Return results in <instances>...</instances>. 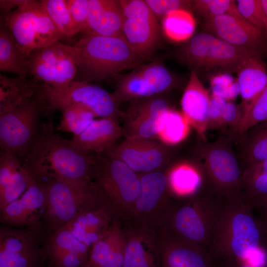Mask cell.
<instances>
[{"label": "cell", "instance_id": "6da1fadb", "mask_svg": "<svg viewBox=\"0 0 267 267\" xmlns=\"http://www.w3.org/2000/svg\"><path fill=\"white\" fill-rule=\"evenodd\" d=\"M221 202L209 253L214 261L267 267V231L245 194Z\"/></svg>", "mask_w": 267, "mask_h": 267}, {"label": "cell", "instance_id": "7a4b0ae2", "mask_svg": "<svg viewBox=\"0 0 267 267\" xmlns=\"http://www.w3.org/2000/svg\"><path fill=\"white\" fill-rule=\"evenodd\" d=\"M95 153L83 150L43 123L41 134L22 163L36 178L70 181L92 180Z\"/></svg>", "mask_w": 267, "mask_h": 267}, {"label": "cell", "instance_id": "3957f363", "mask_svg": "<svg viewBox=\"0 0 267 267\" xmlns=\"http://www.w3.org/2000/svg\"><path fill=\"white\" fill-rule=\"evenodd\" d=\"M220 207L221 202L204 186L191 196L174 198L155 230L173 239L204 248L209 252Z\"/></svg>", "mask_w": 267, "mask_h": 267}, {"label": "cell", "instance_id": "277c9868", "mask_svg": "<svg viewBox=\"0 0 267 267\" xmlns=\"http://www.w3.org/2000/svg\"><path fill=\"white\" fill-rule=\"evenodd\" d=\"M75 45L79 55L76 81H105L147 60L123 37L83 35Z\"/></svg>", "mask_w": 267, "mask_h": 267}, {"label": "cell", "instance_id": "5b68a950", "mask_svg": "<svg viewBox=\"0 0 267 267\" xmlns=\"http://www.w3.org/2000/svg\"><path fill=\"white\" fill-rule=\"evenodd\" d=\"M47 180V205L43 219L50 233L63 227L81 213L111 206L93 180Z\"/></svg>", "mask_w": 267, "mask_h": 267}, {"label": "cell", "instance_id": "8992f818", "mask_svg": "<svg viewBox=\"0 0 267 267\" xmlns=\"http://www.w3.org/2000/svg\"><path fill=\"white\" fill-rule=\"evenodd\" d=\"M177 55L180 62L196 73L202 71L216 75L237 73L245 60L256 55L208 32L192 36L179 49Z\"/></svg>", "mask_w": 267, "mask_h": 267}, {"label": "cell", "instance_id": "52a82bcc", "mask_svg": "<svg viewBox=\"0 0 267 267\" xmlns=\"http://www.w3.org/2000/svg\"><path fill=\"white\" fill-rule=\"evenodd\" d=\"M47 109L41 89L14 109L0 115L1 151L15 154L22 164L42 130L40 117Z\"/></svg>", "mask_w": 267, "mask_h": 267}, {"label": "cell", "instance_id": "ba28073f", "mask_svg": "<svg viewBox=\"0 0 267 267\" xmlns=\"http://www.w3.org/2000/svg\"><path fill=\"white\" fill-rule=\"evenodd\" d=\"M205 177V186L221 202L243 194V169L229 142L222 138L203 144L199 150Z\"/></svg>", "mask_w": 267, "mask_h": 267}, {"label": "cell", "instance_id": "9c48e42d", "mask_svg": "<svg viewBox=\"0 0 267 267\" xmlns=\"http://www.w3.org/2000/svg\"><path fill=\"white\" fill-rule=\"evenodd\" d=\"M0 18L28 56L35 50L65 39L48 16L42 0H23L18 7L1 15Z\"/></svg>", "mask_w": 267, "mask_h": 267}, {"label": "cell", "instance_id": "30bf717a", "mask_svg": "<svg viewBox=\"0 0 267 267\" xmlns=\"http://www.w3.org/2000/svg\"><path fill=\"white\" fill-rule=\"evenodd\" d=\"M92 180L121 218L130 211L139 192L138 174L106 152L95 153Z\"/></svg>", "mask_w": 267, "mask_h": 267}, {"label": "cell", "instance_id": "8fae6325", "mask_svg": "<svg viewBox=\"0 0 267 267\" xmlns=\"http://www.w3.org/2000/svg\"><path fill=\"white\" fill-rule=\"evenodd\" d=\"M113 95L120 105L128 101L161 95L179 85V77L172 72L162 61L155 59L125 74L115 78Z\"/></svg>", "mask_w": 267, "mask_h": 267}, {"label": "cell", "instance_id": "7c38bea8", "mask_svg": "<svg viewBox=\"0 0 267 267\" xmlns=\"http://www.w3.org/2000/svg\"><path fill=\"white\" fill-rule=\"evenodd\" d=\"M41 89L47 109H55L60 105H74L89 110L99 118H112L118 120L125 117L112 93L90 83L74 80L60 89L42 83Z\"/></svg>", "mask_w": 267, "mask_h": 267}, {"label": "cell", "instance_id": "4fadbf2b", "mask_svg": "<svg viewBox=\"0 0 267 267\" xmlns=\"http://www.w3.org/2000/svg\"><path fill=\"white\" fill-rule=\"evenodd\" d=\"M79 60L75 45L57 41L30 54L29 75L53 88H62L75 80Z\"/></svg>", "mask_w": 267, "mask_h": 267}, {"label": "cell", "instance_id": "5bb4252c", "mask_svg": "<svg viewBox=\"0 0 267 267\" xmlns=\"http://www.w3.org/2000/svg\"><path fill=\"white\" fill-rule=\"evenodd\" d=\"M139 192L130 211L123 221L129 224L155 229L173 200L166 173L161 170L138 174Z\"/></svg>", "mask_w": 267, "mask_h": 267}, {"label": "cell", "instance_id": "9a60e30c", "mask_svg": "<svg viewBox=\"0 0 267 267\" xmlns=\"http://www.w3.org/2000/svg\"><path fill=\"white\" fill-rule=\"evenodd\" d=\"M123 21V38L147 60L159 45L161 37L158 20L145 0H119Z\"/></svg>", "mask_w": 267, "mask_h": 267}, {"label": "cell", "instance_id": "2e32d148", "mask_svg": "<svg viewBox=\"0 0 267 267\" xmlns=\"http://www.w3.org/2000/svg\"><path fill=\"white\" fill-rule=\"evenodd\" d=\"M203 26L208 33L260 57L267 53L265 33L241 17L221 15L203 20Z\"/></svg>", "mask_w": 267, "mask_h": 267}, {"label": "cell", "instance_id": "e0dca14e", "mask_svg": "<svg viewBox=\"0 0 267 267\" xmlns=\"http://www.w3.org/2000/svg\"><path fill=\"white\" fill-rule=\"evenodd\" d=\"M138 174L160 170L168 162V146L156 139L125 138L106 152Z\"/></svg>", "mask_w": 267, "mask_h": 267}, {"label": "cell", "instance_id": "ac0fdd59", "mask_svg": "<svg viewBox=\"0 0 267 267\" xmlns=\"http://www.w3.org/2000/svg\"><path fill=\"white\" fill-rule=\"evenodd\" d=\"M33 231L0 227V267H42L45 259Z\"/></svg>", "mask_w": 267, "mask_h": 267}, {"label": "cell", "instance_id": "d6986e66", "mask_svg": "<svg viewBox=\"0 0 267 267\" xmlns=\"http://www.w3.org/2000/svg\"><path fill=\"white\" fill-rule=\"evenodd\" d=\"M48 180L39 178L22 195L0 211L1 222L36 227L47 205Z\"/></svg>", "mask_w": 267, "mask_h": 267}, {"label": "cell", "instance_id": "ffe728a7", "mask_svg": "<svg viewBox=\"0 0 267 267\" xmlns=\"http://www.w3.org/2000/svg\"><path fill=\"white\" fill-rule=\"evenodd\" d=\"M122 222L126 240L123 267H161L156 231Z\"/></svg>", "mask_w": 267, "mask_h": 267}, {"label": "cell", "instance_id": "44dd1931", "mask_svg": "<svg viewBox=\"0 0 267 267\" xmlns=\"http://www.w3.org/2000/svg\"><path fill=\"white\" fill-rule=\"evenodd\" d=\"M156 233L161 267H217L207 250Z\"/></svg>", "mask_w": 267, "mask_h": 267}, {"label": "cell", "instance_id": "7402d4cb", "mask_svg": "<svg viewBox=\"0 0 267 267\" xmlns=\"http://www.w3.org/2000/svg\"><path fill=\"white\" fill-rule=\"evenodd\" d=\"M210 99L197 73L191 70L180 100L181 112L190 126L204 139L208 130Z\"/></svg>", "mask_w": 267, "mask_h": 267}, {"label": "cell", "instance_id": "603a6c76", "mask_svg": "<svg viewBox=\"0 0 267 267\" xmlns=\"http://www.w3.org/2000/svg\"><path fill=\"white\" fill-rule=\"evenodd\" d=\"M126 233L122 221L117 218L90 249L89 267H123Z\"/></svg>", "mask_w": 267, "mask_h": 267}, {"label": "cell", "instance_id": "cb8c5ba5", "mask_svg": "<svg viewBox=\"0 0 267 267\" xmlns=\"http://www.w3.org/2000/svg\"><path fill=\"white\" fill-rule=\"evenodd\" d=\"M119 215L111 205H105L80 214L66 226L90 249Z\"/></svg>", "mask_w": 267, "mask_h": 267}, {"label": "cell", "instance_id": "d4e9b609", "mask_svg": "<svg viewBox=\"0 0 267 267\" xmlns=\"http://www.w3.org/2000/svg\"><path fill=\"white\" fill-rule=\"evenodd\" d=\"M88 25L83 35L123 37V17L118 0H89Z\"/></svg>", "mask_w": 267, "mask_h": 267}, {"label": "cell", "instance_id": "484cf974", "mask_svg": "<svg viewBox=\"0 0 267 267\" xmlns=\"http://www.w3.org/2000/svg\"><path fill=\"white\" fill-rule=\"evenodd\" d=\"M123 135L122 127L112 118L94 119L82 133L73 135L70 142L76 146L95 153L107 152Z\"/></svg>", "mask_w": 267, "mask_h": 267}, {"label": "cell", "instance_id": "4316f807", "mask_svg": "<svg viewBox=\"0 0 267 267\" xmlns=\"http://www.w3.org/2000/svg\"><path fill=\"white\" fill-rule=\"evenodd\" d=\"M168 186L174 199L191 196L205 186V177L201 167L182 162L172 167L166 173Z\"/></svg>", "mask_w": 267, "mask_h": 267}, {"label": "cell", "instance_id": "83f0119b", "mask_svg": "<svg viewBox=\"0 0 267 267\" xmlns=\"http://www.w3.org/2000/svg\"><path fill=\"white\" fill-rule=\"evenodd\" d=\"M237 73L244 110L266 86L267 71L262 58L253 55L241 64Z\"/></svg>", "mask_w": 267, "mask_h": 267}, {"label": "cell", "instance_id": "f1b7e54d", "mask_svg": "<svg viewBox=\"0 0 267 267\" xmlns=\"http://www.w3.org/2000/svg\"><path fill=\"white\" fill-rule=\"evenodd\" d=\"M32 78L8 77L0 74V115L10 111L31 97L41 84Z\"/></svg>", "mask_w": 267, "mask_h": 267}, {"label": "cell", "instance_id": "f546056e", "mask_svg": "<svg viewBox=\"0 0 267 267\" xmlns=\"http://www.w3.org/2000/svg\"><path fill=\"white\" fill-rule=\"evenodd\" d=\"M28 57L16 43L8 28L0 20V71L27 77L29 75Z\"/></svg>", "mask_w": 267, "mask_h": 267}, {"label": "cell", "instance_id": "4dcf8cb0", "mask_svg": "<svg viewBox=\"0 0 267 267\" xmlns=\"http://www.w3.org/2000/svg\"><path fill=\"white\" fill-rule=\"evenodd\" d=\"M190 127L181 112L170 107L157 119V139L167 146L177 144L188 136Z\"/></svg>", "mask_w": 267, "mask_h": 267}, {"label": "cell", "instance_id": "1f68e13d", "mask_svg": "<svg viewBox=\"0 0 267 267\" xmlns=\"http://www.w3.org/2000/svg\"><path fill=\"white\" fill-rule=\"evenodd\" d=\"M242 105L231 100L213 96L211 97L208 129H222L229 126L234 130L238 125L243 114Z\"/></svg>", "mask_w": 267, "mask_h": 267}, {"label": "cell", "instance_id": "d6a6232c", "mask_svg": "<svg viewBox=\"0 0 267 267\" xmlns=\"http://www.w3.org/2000/svg\"><path fill=\"white\" fill-rule=\"evenodd\" d=\"M242 135L241 154L245 168L267 160V121L255 125Z\"/></svg>", "mask_w": 267, "mask_h": 267}, {"label": "cell", "instance_id": "836d02e7", "mask_svg": "<svg viewBox=\"0 0 267 267\" xmlns=\"http://www.w3.org/2000/svg\"><path fill=\"white\" fill-rule=\"evenodd\" d=\"M90 249L80 241L66 226L51 232L45 248V258L49 261L67 253L76 252L89 254Z\"/></svg>", "mask_w": 267, "mask_h": 267}, {"label": "cell", "instance_id": "e575fe53", "mask_svg": "<svg viewBox=\"0 0 267 267\" xmlns=\"http://www.w3.org/2000/svg\"><path fill=\"white\" fill-rule=\"evenodd\" d=\"M162 29L165 36L175 42L190 39L195 31L196 23L190 11H173L162 19Z\"/></svg>", "mask_w": 267, "mask_h": 267}, {"label": "cell", "instance_id": "d590c367", "mask_svg": "<svg viewBox=\"0 0 267 267\" xmlns=\"http://www.w3.org/2000/svg\"><path fill=\"white\" fill-rule=\"evenodd\" d=\"M241 189L249 200L267 196V160L244 169Z\"/></svg>", "mask_w": 267, "mask_h": 267}, {"label": "cell", "instance_id": "8d00e7d4", "mask_svg": "<svg viewBox=\"0 0 267 267\" xmlns=\"http://www.w3.org/2000/svg\"><path fill=\"white\" fill-rule=\"evenodd\" d=\"M55 109L62 113L57 130L72 133L73 135L82 133L96 118L91 111L79 106L63 105Z\"/></svg>", "mask_w": 267, "mask_h": 267}, {"label": "cell", "instance_id": "74e56055", "mask_svg": "<svg viewBox=\"0 0 267 267\" xmlns=\"http://www.w3.org/2000/svg\"><path fill=\"white\" fill-rule=\"evenodd\" d=\"M42 4L52 22L65 38L78 33L73 21L68 0H43Z\"/></svg>", "mask_w": 267, "mask_h": 267}, {"label": "cell", "instance_id": "f35d334b", "mask_svg": "<svg viewBox=\"0 0 267 267\" xmlns=\"http://www.w3.org/2000/svg\"><path fill=\"white\" fill-rule=\"evenodd\" d=\"M267 121V84L258 96L244 109L242 117L233 130L242 135L255 125Z\"/></svg>", "mask_w": 267, "mask_h": 267}, {"label": "cell", "instance_id": "ab89813d", "mask_svg": "<svg viewBox=\"0 0 267 267\" xmlns=\"http://www.w3.org/2000/svg\"><path fill=\"white\" fill-rule=\"evenodd\" d=\"M38 179L22 165L20 170L0 190V211L3 210L9 203L20 197L28 187Z\"/></svg>", "mask_w": 267, "mask_h": 267}, {"label": "cell", "instance_id": "60d3db41", "mask_svg": "<svg viewBox=\"0 0 267 267\" xmlns=\"http://www.w3.org/2000/svg\"><path fill=\"white\" fill-rule=\"evenodd\" d=\"M235 1L231 0H191V10L203 20L224 14L241 17Z\"/></svg>", "mask_w": 267, "mask_h": 267}, {"label": "cell", "instance_id": "b9f144b4", "mask_svg": "<svg viewBox=\"0 0 267 267\" xmlns=\"http://www.w3.org/2000/svg\"><path fill=\"white\" fill-rule=\"evenodd\" d=\"M235 1L240 16L265 33V12L262 0H238Z\"/></svg>", "mask_w": 267, "mask_h": 267}, {"label": "cell", "instance_id": "7bdbcfd3", "mask_svg": "<svg viewBox=\"0 0 267 267\" xmlns=\"http://www.w3.org/2000/svg\"><path fill=\"white\" fill-rule=\"evenodd\" d=\"M213 96L232 101L240 93L237 81L235 82L228 74L217 75L211 80Z\"/></svg>", "mask_w": 267, "mask_h": 267}, {"label": "cell", "instance_id": "ee69618b", "mask_svg": "<svg viewBox=\"0 0 267 267\" xmlns=\"http://www.w3.org/2000/svg\"><path fill=\"white\" fill-rule=\"evenodd\" d=\"M158 20H161L170 12L178 9L191 10V0H145Z\"/></svg>", "mask_w": 267, "mask_h": 267}, {"label": "cell", "instance_id": "f6af8a7d", "mask_svg": "<svg viewBox=\"0 0 267 267\" xmlns=\"http://www.w3.org/2000/svg\"><path fill=\"white\" fill-rule=\"evenodd\" d=\"M22 165L21 161L15 154L9 151H0V190L20 170Z\"/></svg>", "mask_w": 267, "mask_h": 267}, {"label": "cell", "instance_id": "bcb514c9", "mask_svg": "<svg viewBox=\"0 0 267 267\" xmlns=\"http://www.w3.org/2000/svg\"><path fill=\"white\" fill-rule=\"evenodd\" d=\"M71 17L78 32L87 28L89 16V0H68Z\"/></svg>", "mask_w": 267, "mask_h": 267}, {"label": "cell", "instance_id": "7dc6e473", "mask_svg": "<svg viewBox=\"0 0 267 267\" xmlns=\"http://www.w3.org/2000/svg\"><path fill=\"white\" fill-rule=\"evenodd\" d=\"M89 255L76 252L67 253L50 260V267H83L88 263Z\"/></svg>", "mask_w": 267, "mask_h": 267}, {"label": "cell", "instance_id": "c3c4849f", "mask_svg": "<svg viewBox=\"0 0 267 267\" xmlns=\"http://www.w3.org/2000/svg\"><path fill=\"white\" fill-rule=\"evenodd\" d=\"M23 0H0V7L2 12L1 15L5 14L18 7L23 2Z\"/></svg>", "mask_w": 267, "mask_h": 267}, {"label": "cell", "instance_id": "681fc988", "mask_svg": "<svg viewBox=\"0 0 267 267\" xmlns=\"http://www.w3.org/2000/svg\"><path fill=\"white\" fill-rule=\"evenodd\" d=\"M255 209L258 211L259 219L263 222L267 231V205L258 206L254 207Z\"/></svg>", "mask_w": 267, "mask_h": 267}, {"label": "cell", "instance_id": "f907efd6", "mask_svg": "<svg viewBox=\"0 0 267 267\" xmlns=\"http://www.w3.org/2000/svg\"><path fill=\"white\" fill-rule=\"evenodd\" d=\"M217 267H254L250 265L245 264H240V263H225V262H220V265Z\"/></svg>", "mask_w": 267, "mask_h": 267}, {"label": "cell", "instance_id": "816d5d0a", "mask_svg": "<svg viewBox=\"0 0 267 267\" xmlns=\"http://www.w3.org/2000/svg\"><path fill=\"white\" fill-rule=\"evenodd\" d=\"M253 207L262 205H267V196L250 200Z\"/></svg>", "mask_w": 267, "mask_h": 267}, {"label": "cell", "instance_id": "f5cc1de1", "mask_svg": "<svg viewBox=\"0 0 267 267\" xmlns=\"http://www.w3.org/2000/svg\"><path fill=\"white\" fill-rule=\"evenodd\" d=\"M262 2L265 12L264 32L267 40V0H262Z\"/></svg>", "mask_w": 267, "mask_h": 267}, {"label": "cell", "instance_id": "db71d44e", "mask_svg": "<svg viewBox=\"0 0 267 267\" xmlns=\"http://www.w3.org/2000/svg\"><path fill=\"white\" fill-rule=\"evenodd\" d=\"M83 267H89V266L88 265V263L87 265H86L85 266H84Z\"/></svg>", "mask_w": 267, "mask_h": 267}]
</instances>
